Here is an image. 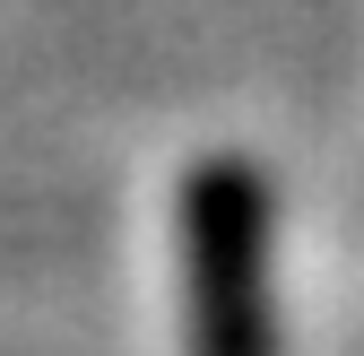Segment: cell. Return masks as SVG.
<instances>
[{
	"mask_svg": "<svg viewBox=\"0 0 364 356\" xmlns=\"http://www.w3.org/2000/svg\"><path fill=\"white\" fill-rule=\"evenodd\" d=\"M173 252H182V347L278 356V200L260 165L208 157L182 174Z\"/></svg>",
	"mask_w": 364,
	"mask_h": 356,
	"instance_id": "6da1fadb",
	"label": "cell"
}]
</instances>
